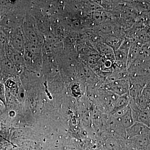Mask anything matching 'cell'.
Listing matches in <instances>:
<instances>
[{"label": "cell", "mask_w": 150, "mask_h": 150, "mask_svg": "<svg viewBox=\"0 0 150 150\" xmlns=\"http://www.w3.org/2000/svg\"><path fill=\"white\" fill-rule=\"evenodd\" d=\"M130 87L129 81L127 79H122L109 82L101 88L118 96H121L129 93Z\"/></svg>", "instance_id": "6da1fadb"}, {"label": "cell", "mask_w": 150, "mask_h": 150, "mask_svg": "<svg viewBox=\"0 0 150 150\" xmlns=\"http://www.w3.org/2000/svg\"><path fill=\"white\" fill-rule=\"evenodd\" d=\"M139 136L150 137V129L140 122H135L126 130V137L127 139Z\"/></svg>", "instance_id": "7a4b0ae2"}, {"label": "cell", "mask_w": 150, "mask_h": 150, "mask_svg": "<svg viewBox=\"0 0 150 150\" xmlns=\"http://www.w3.org/2000/svg\"><path fill=\"white\" fill-rule=\"evenodd\" d=\"M150 144V137L137 136L128 139V147L137 150H146Z\"/></svg>", "instance_id": "3957f363"}, {"label": "cell", "mask_w": 150, "mask_h": 150, "mask_svg": "<svg viewBox=\"0 0 150 150\" xmlns=\"http://www.w3.org/2000/svg\"><path fill=\"white\" fill-rule=\"evenodd\" d=\"M129 49L120 47L116 51H114L115 63L120 69H127V64L128 61Z\"/></svg>", "instance_id": "277c9868"}, {"label": "cell", "mask_w": 150, "mask_h": 150, "mask_svg": "<svg viewBox=\"0 0 150 150\" xmlns=\"http://www.w3.org/2000/svg\"><path fill=\"white\" fill-rule=\"evenodd\" d=\"M132 114L134 122L143 123L150 129V111L148 108L134 111Z\"/></svg>", "instance_id": "5b68a950"}, {"label": "cell", "mask_w": 150, "mask_h": 150, "mask_svg": "<svg viewBox=\"0 0 150 150\" xmlns=\"http://www.w3.org/2000/svg\"><path fill=\"white\" fill-rule=\"evenodd\" d=\"M114 118L117 123L126 130L131 127L135 122L133 118L132 110L130 106L126 112L123 115L120 117Z\"/></svg>", "instance_id": "8992f818"}, {"label": "cell", "mask_w": 150, "mask_h": 150, "mask_svg": "<svg viewBox=\"0 0 150 150\" xmlns=\"http://www.w3.org/2000/svg\"><path fill=\"white\" fill-rule=\"evenodd\" d=\"M104 38V43L116 51L120 48L124 38H122L114 34L106 35Z\"/></svg>", "instance_id": "52a82bcc"}, {"label": "cell", "mask_w": 150, "mask_h": 150, "mask_svg": "<svg viewBox=\"0 0 150 150\" xmlns=\"http://www.w3.org/2000/svg\"><path fill=\"white\" fill-rule=\"evenodd\" d=\"M127 4L128 6L140 12L150 11V2L148 1H127Z\"/></svg>", "instance_id": "ba28073f"}, {"label": "cell", "mask_w": 150, "mask_h": 150, "mask_svg": "<svg viewBox=\"0 0 150 150\" xmlns=\"http://www.w3.org/2000/svg\"><path fill=\"white\" fill-rule=\"evenodd\" d=\"M92 18L93 22L100 25L108 21V15L105 12L102 11H95L92 14Z\"/></svg>", "instance_id": "9c48e42d"}, {"label": "cell", "mask_w": 150, "mask_h": 150, "mask_svg": "<svg viewBox=\"0 0 150 150\" xmlns=\"http://www.w3.org/2000/svg\"><path fill=\"white\" fill-rule=\"evenodd\" d=\"M96 50L101 56L114 54V50L104 42H101L97 44Z\"/></svg>", "instance_id": "30bf717a"}, {"label": "cell", "mask_w": 150, "mask_h": 150, "mask_svg": "<svg viewBox=\"0 0 150 150\" xmlns=\"http://www.w3.org/2000/svg\"><path fill=\"white\" fill-rule=\"evenodd\" d=\"M0 101L4 105H6V89L5 85L0 82Z\"/></svg>", "instance_id": "8fae6325"}]
</instances>
